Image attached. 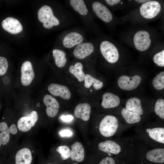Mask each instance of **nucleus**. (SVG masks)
Returning a JSON list of instances; mask_svg holds the SVG:
<instances>
[{"instance_id": "obj_4", "label": "nucleus", "mask_w": 164, "mask_h": 164, "mask_svg": "<svg viewBox=\"0 0 164 164\" xmlns=\"http://www.w3.org/2000/svg\"><path fill=\"white\" fill-rule=\"evenodd\" d=\"M161 6L158 1H150L143 3L140 7L141 15L146 19L155 18L160 12Z\"/></svg>"}, {"instance_id": "obj_19", "label": "nucleus", "mask_w": 164, "mask_h": 164, "mask_svg": "<svg viewBox=\"0 0 164 164\" xmlns=\"http://www.w3.org/2000/svg\"><path fill=\"white\" fill-rule=\"evenodd\" d=\"M32 156L30 150L24 148L19 150L15 156V164H31Z\"/></svg>"}, {"instance_id": "obj_9", "label": "nucleus", "mask_w": 164, "mask_h": 164, "mask_svg": "<svg viewBox=\"0 0 164 164\" xmlns=\"http://www.w3.org/2000/svg\"><path fill=\"white\" fill-rule=\"evenodd\" d=\"M2 25L4 29L12 34H16L21 32L23 29L20 22L12 17H9L4 19Z\"/></svg>"}, {"instance_id": "obj_18", "label": "nucleus", "mask_w": 164, "mask_h": 164, "mask_svg": "<svg viewBox=\"0 0 164 164\" xmlns=\"http://www.w3.org/2000/svg\"><path fill=\"white\" fill-rule=\"evenodd\" d=\"M83 40V38L81 35L77 32H71L65 36L63 43L65 47L70 48L80 44Z\"/></svg>"}, {"instance_id": "obj_11", "label": "nucleus", "mask_w": 164, "mask_h": 164, "mask_svg": "<svg viewBox=\"0 0 164 164\" xmlns=\"http://www.w3.org/2000/svg\"><path fill=\"white\" fill-rule=\"evenodd\" d=\"M92 9L97 16L106 22L111 21L112 15L107 7L101 3L95 2L92 5Z\"/></svg>"}, {"instance_id": "obj_21", "label": "nucleus", "mask_w": 164, "mask_h": 164, "mask_svg": "<svg viewBox=\"0 0 164 164\" xmlns=\"http://www.w3.org/2000/svg\"><path fill=\"white\" fill-rule=\"evenodd\" d=\"M125 107V108L128 110L136 113L140 115L143 113L141 101L137 97H133L128 100Z\"/></svg>"}, {"instance_id": "obj_45", "label": "nucleus", "mask_w": 164, "mask_h": 164, "mask_svg": "<svg viewBox=\"0 0 164 164\" xmlns=\"http://www.w3.org/2000/svg\"><path fill=\"white\" fill-rule=\"evenodd\" d=\"M32 152H34V151H32Z\"/></svg>"}, {"instance_id": "obj_13", "label": "nucleus", "mask_w": 164, "mask_h": 164, "mask_svg": "<svg viewBox=\"0 0 164 164\" xmlns=\"http://www.w3.org/2000/svg\"><path fill=\"white\" fill-rule=\"evenodd\" d=\"M94 50V46L91 43H82L76 46L73 51V54L76 58L82 59L90 55Z\"/></svg>"}, {"instance_id": "obj_27", "label": "nucleus", "mask_w": 164, "mask_h": 164, "mask_svg": "<svg viewBox=\"0 0 164 164\" xmlns=\"http://www.w3.org/2000/svg\"><path fill=\"white\" fill-rule=\"evenodd\" d=\"M70 3L73 9L80 15H84L87 14L88 10L83 0H70Z\"/></svg>"}, {"instance_id": "obj_29", "label": "nucleus", "mask_w": 164, "mask_h": 164, "mask_svg": "<svg viewBox=\"0 0 164 164\" xmlns=\"http://www.w3.org/2000/svg\"><path fill=\"white\" fill-rule=\"evenodd\" d=\"M155 112L162 119H164V100L158 99L156 101L154 108Z\"/></svg>"}, {"instance_id": "obj_24", "label": "nucleus", "mask_w": 164, "mask_h": 164, "mask_svg": "<svg viewBox=\"0 0 164 164\" xmlns=\"http://www.w3.org/2000/svg\"><path fill=\"white\" fill-rule=\"evenodd\" d=\"M84 85L87 88H90L93 85L94 89L97 90H100L103 86V83L89 74H87L85 75Z\"/></svg>"}, {"instance_id": "obj_37", "label": "nucleus", "mask_w": 164, "mask_h": 164, "mask_svg": "<svg viewBox=\"0 0 164 164\" xmlns=\"http://www.w3.org/2000/svg\"><path fill=\"white\" fill-rule=\"evenodd\" d=\"M60 119L63 121L69 122L71 121L73 119V117L71 115H63L60 116Z\"/></svg>"}, {"instance_id": "obj_23", "label": "nucleus", "mask_w": 164, "mask_h": 164, "mask_svg": "<svg viewBox=\"0 0 164 164\" xmlns=\"http://www.w3.org/2000/svg\"><path fill=\"white\" fill-rule=\"evenodd\" d=\"M121 114L126 121L128 124H133L138 123L141 120L140 115L128 110L125 108L122 109Z\"/></svg>"}, {"instance_id": "obj_14", "label": "nucleus", "mask_w": 164, "mask_h": 164, "mask_svg": "<svg viewBox=\"0 0 164 164\" xmlns=\"http://www.w3.org/2000/svg\"><path fill=\"white\" fill-rule=\"evenodd\" d=\"M98 147L100 150L107 153L110 156H111V154H118L121 150V147L118 144L111 140H107L100 142Z\"/></svg>"}, {"instance_id": "obj_44", "label": "nucleus", "mask_w": 164, "mask_h": 164, "mask_svg": "<svg viewBox=\"0 0 164 164\" xmlns=\"http://www.w3.org/2000/svg\"><path fill=\"white\" fill-rule=\"evenodd\" d=\"M0 108H1V106L0 105Z\"/></svg>"}, {"instance_id": "obj_42", "label": "nucleus", "mask_w": 164, "mask_h": 164, "mask_svg": "<svg viewBox=\"0 0 164 164\" xmlns=\"http://www.w3.org/2000/svg\"><path fill=\"white\" fill-rule=\"evenodd\" d=\"M77 164V163H74V164Z\"/></svg>"}, {"instance_id": "obj_26", "label": "nucleus", "mask_w": 164, "mask_h": 164, "mask_svg": "<svg viewBox=\"0 0 164 164\" xmlns=\"http://www.w3.org/2000/svg\"><path fill=\"white\" fill-rule=\"evenodd\" d=\"M53 53L56 65L60 68L63 67L67 61L65 53L62 50L56 49L53 50Z\"/></svg>"}, {"instance_id": "obj_32", "label": "nucleus", "mask_w": 164, "mask_h": 164, "mask_svg": "<svg viewBox=\"0 0 164 164\" xmlns=\"http://www.w3.org/2000/svg\"><path fill=\"white\" fill-rule=\"evenodd\" d=\"M153 60L155 63L161 67L164 66V50L156 53L154 56Z\"/></svg>"}, {"instance_id": "obj_28", "label": "nucleus", "mask_w": 164, "mask_h": 164, "mask_svg": "<svg viewBox=\"0 0 164 164\" xmlns=\"http://www.w3.org/2000/svg\"><path fill=\"white\" fill-rule=\"evenodd\" d=\"M152 83L154 87L157 90H161L164 88V72H160L154 78Z\"/></svg>"}, {"instance_id": "obj_20", "label": "nucleus", "mask_w": 164, "mask_h": 164, "mask_svg": "<svg viewBox=\"0 0 164 164\" xmlns=\"http://www.w3.org/2000/svg\"><path fill=\"white\" fill-rule=\"evenodd\" d=\"M146 156L150 162L163 163L164 162V149L157 148L150 150L146 153Z\"/></svg>"}, {"instance_id": "obj_1", "label": "nucleus", "mask_w": 164, "mask_h": 164, "mask_svg": "<svg viewBox=\"0 0 164 164\" xmlns=\"http://www.w3.org/2000/svg\"><path fill=\"white\" fill-rule=\"evenodd\" d=\"M118 126V121L116 117L107 115L102 119L100 123L99 132L103 136L110 137L115 134Z\"/></svg>"}, {"instance_id": "obj_17", "label": "nucleus", "mask_w": 164, "mask_h": 164, "mask_svg": "<svg viewBox=\"0 0 164 164\" xmlns=\"http://www.w3.org/2000/svg\"><path fill=\"white\" fill-rule=\"evenodd\" d=\"M71 147L70 157L71 159L78 162H82L84 157V150L83 145L80 143L76 142Z\"/></svg>"}, {"instance_id": "obj_30", "label": "nucleus", "mask_w": 164, "mask_h": 164, "mask_svg": "<svg viewBox=\"0 0 164 164\" xmlns=\"http://www.w3.org/2000/svg\"><path fill=\"white\" fill-rule=\"evenodd\" d=\"M56 151L60 154L61 158L63 160H65L70 157V150L67 146H59L56 148Z\"/></svg>"}, {"instance_id": "obj_35", "label": "nucleus", "mask_w": 164, "mask_h": 164, "mask_svg": "<svg viewBox=\"0 0 164 164\" xmlns=\"http://www.w3.org/2000/svg\"><path fill=\"white\" fill-rule=\"evenodd\" d=\"M59 134L62 137H70L73 135V133L70 129H65L59 132Z\"/></svg>"}, {"instance_id": "obj_43", "label": "nucleus", "mask_w": 164, "mask_h": 164, "mask_svg": "<svg viewBox=\"0 0 164 164\" xmlns=\"http://www.w3.org/2000/svg\"><path fill=\"white\" fill-rule=\"evenodd\" d=\"M51 164V163H48V164Z\"/></svg>"}, {"instance_id": "obj_22", "label": "nucleus", "mask_w": 164, "mask_h": 164, "mask_svg": "<svg viewBox=\"0 0 164 164\" xmlns=\"http://www.w3.org/2000/svg\"><path fill=\"white\" fill-rule=\"evenodd\" d=\"M149 137L153 140L164 143V128L162 127H156L152 128H148L146 130Z\"/></svg>"}, {"instance_id": "obj_16", "label": "nucleus", "mask_w": 164, "mask_h": 164, "mask_svg": "<svg viewBox=\"0 0 164 164\" xmlns=\"http://www.w3.org/2000/svg\"><path fill=\"white\" fill-rule=\"evenodd\" d=\"M120 103L119 97L115 95L110 93H104L102 96L101 106L104 108H113L118 106Z\"/></svg>"}, {"instance_id": "obj_5", "label": "nucleus", "mask_w": 164, "mask_h": 164, "mask_svg": "<svg viewBox=\"0 0 164 164\" xmlns=\"http://www.w3.org/2000/svg\"><path fill=\"white\" fill-rule=\"evenodd\" d=\"M150 35L147 31L140 30L135 34L134 43L136 48L141 51H143L147 50L151 43L149 38Z\"/></svg>"}, {"instance_id": "obj_36", "label": "nucleus", "mask_w": 164, "mask_h": 164, "mask_svg": "<svg viewBox=\"0 0 164 164\" xmlns=\"http://www.w3.org/2000/svg\"><path fill=\"white\" fill-rule=\"evenodd\" d=\"M99 164H115V162L112 158L107 157L102 159Z\"/></svg>"}, {"instance_id": "obj_38", "label": "nucleus", "mask_w": 164, "mask_h": 164, "mask_svg": "<svg viewBox=\"0 0 164 164\" xmlns=\"http://www.w3.org/2000/svg\"><path fill=\"white\" fill-rule=\"evenodd\" d=\"M107 3L111 6H113L116 4L121 1L120 0H105Z\"/></svg>"}, {"instance_id": "obj_12", "label": "nucleus", "mask_w": 164, "mask_h": 164, "mask_svg": "<svg viewBox=\"0 0 164 164\" xmlns=\"http://www.w3.org/2000/svg\"><path fill=\"white\" fill-rule=\"evenodd\" d=\"M49 92L55 96H59L65 100H68L71 96L70 92L65 86L56 84H51L48 87Z\"/></svg>"}, {"instance_id": "obj_41", "label": "nucleus", "mask_w": 164, "mask_h": 164, "mask_svg": "<svg viewBox=\"0 0 164 164\" xmlns=\"http://www.w3.org/2000/svg\"><path fill=\"white\" fill-rule=\"evenodd\" d=\"M1 143H0V146H1Z\"/></svg>"}, {"instance_id": "obj_6", "label": "nucleus", "mask_w": 164, "mask_h": 164, "mask_svg": "<svg viewBox=\"0 0 164 164\" xmlns=\"http://www.w3.org/2000/svg\"><path fill=\"white\" fill-rule=\"evenodd\" d=\"M141 81L142 78L138 75H135L132 77L122 75L118 78V83L119 87L121 89L131 91L137 88Z\"/></svg>"}, {"instance_id": "obj_34", "label": "nucleus", "mask_w": 164, "mask_h": 164, "mask_svg": "<svg viewBox=\"0 0 164 164\" xmlns=\"http://www.w3.org/2000/svg\"><path fill=\"white\" fill-rule=\"evenodd\" d=\"M10 139L9 132L6 131L0 133V142L2 145H5L9 142Z\"/></svg>"}, {"instance_id": "obj_7", "label": "nucleus", "mask_w": 164, "mask_h": 164, "mask_svg": "<svg viewBox=\"0 0 164 164\" xmlns=\"http://www.w3.org/2000/svg\"><path fill=\"white\" fill-rule=\"evenodd\" d=\"M38 119L37 112L32 111L29 115L22 117L19 119L17 123L18 129L23 132L29 131L35 125Z\"/></svg>"}, {"instance_id": "obj_31", "label": "nucleus", "mask_w": 164, "mask_h": 164, "mask_svg": "<svg viewBox=\"0 0 164 164\" xmlns=\"http://www.w3.org/2000/svg\"><path fill=\"white\" fill-rule=\"evenodd\" d=\"M6 130L12 134L15 135L17 132V129L16 125L12 124L9 128H8L7 124L4 122L0 123V131H3Z\"/></svg>"}, {"instance_id": "obj_33", "label": "nucleus", "mask_w": 164, "mask_h": 164, "mask_svg": "<svg viewBox=\"0 0 164 164\" xmlns=\"http://www.w3.org/2000/svg\"><path fill=\"white\" fill-rule=\"evenodd\" d=\"M8 66L7 59L4 57L0 56V76H3L6 73Z\"/></svg>"}, {"instance_id": "obj_2", "label": "nucleus", "mask_w": 164, "mask_h": 164, "mask_svg": "<svg viewBox=\"0 0 164 164\" xmlns=\"http://www.w3.org/2000/svg\"><path fill=\"white\" fill-rule=\"evenodd\" d=\"M38 17L39 21L43 23V26L47 29L59 24L58 19L53 15L52 9L48 5H43L39 9Z\"/></svg>"}, {"instance_id": "obj_15", "label": "nucleus", "mask_w": 164, "mask_h": 164, "mask_svg": "<svg viewBox=\"0 0 164 164\" xmlns=\"http://www.w3.org/2000/svg\"><path fill=\"white\" fill-rule=\"evenodd\" d=\"M91 107L87 103H79L75 107L74 114L77 118L81 119L84 121H87L90 118Z\"/></svg>"}, {"instance_id": "obj_8", "label": "nucleus", "mask_w": 164, "mask_h": 164, "mask_svg": "<svg viewBox=\"0 0 164 164\" xmlns=\"http://www.w3.org/2000/svg\"><path fill=\"white\" fill-rule=\"evenodd\" d=\"M21 81L22 85L27 86L34 79L35 74L31 63L29 61L24 62L21 67Z\"/></svg>"}, {"instance_id": "obj_39", "label": "nucleus", "mask_w": 164, "mask_h": 164, "mask_svg": "<svg viewBox=\"0 0 164 164\" xmlns=\"http://www.w3.org/2000/svg\"><path fill=\"white\" fill-rule=\"evenodd\" d=\"M149 0H135V1L139 3H144L146 2L150 1Z\"/></svg>"}, {"instance_id": "obj_25", "label": "nucleus", "mask_w": 164, "mask_h": 164, "mask_svg": "<svg viewBox=\"0 0 164 164\" xmlns=\"http://www.w3.org/2000/svg\"><path fill=\"white\" fill-rule=\"evenodd\" d=\"M83 65L80 62H77L74 65H71L69 68L70 72L77 78L78 81H83L84 79L85 73L83 72Z\"/></svg>"}, {"instance_id": "obj_10", "label": "nucleus", "mask_w": 164, "mask_h": 164, "mask_svg": "<svg viewBox=\"0 0 164 164\" xmlns=\"http://www.w3.org/2000/svg\"><path fill=\"white\" fill-rule=\"evenodd\" d=\"M43 101L46 107V113L48 116L53 118L57 114L59 110V104L53 97L49 94L45 95Z\"/></svg>"}, {"instance_id": "obj_40", "label": "nucleus", "mask_w": 164, "mask_h": 164, "mask_svg": "<svg viewBox=\"0 0 164 164\" xmlns=\"http://www.w3.org/2000/svg\"><path fill=\"white\" fill-rule=\"evenodd\" d=\"M37 107H39L40 106V104H39V103H38L37 104Z\"/></svg>"}, {"instance_id": "obj_3", "label": "nucleus", "mask_w": 164, "mask_h": 164, "mask_svg": "<svg viewBox=\"0 0 164 164\" xmlns=\"http://www.w3.org/2000/svg\"><path fill=\"white\" fill-rule=\"evenodd\" d=\"M101 53L105 60L111 63H114L118 60L119 54L115 46L112 43L104 41L101 44Z\"/></svg>"}]
</instances>
